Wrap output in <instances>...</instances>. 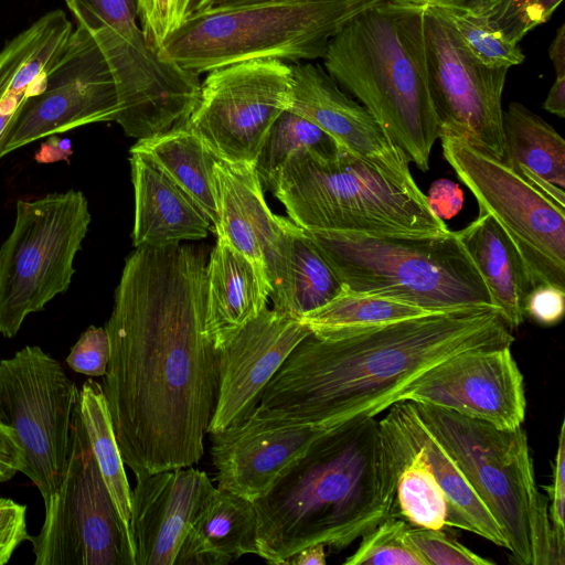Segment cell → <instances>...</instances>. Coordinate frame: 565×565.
<instances>
[{
    "mask_svg": "<svg viewBox=\"0 0 565 565\" xmlns=\"http://www.w3.org/2000/svg\"><path fill=\"white\" fill-rule=\"evenodd\" d=\"M207 258L189 244L137 248L115 290L103 388L136 479L204 454L218 385V350L205 330Z\"/></svg>",
    "mask_w": 565,
    "mask_h": 565,
    "instance_id": "1",
    "label": "cell"
},
{
    "mask_svg": "<svg viewBox=\"0 0 565 565\" xmlns=\"http://www.w3.org/2000/svg\"><path fill=\"white\" fill-rule=\"evenodd\" d=\"M511 331L494 306H470L327 337L310 332L258 406L328 427L376 416L430 366L466 350L511 347Z\"/></svg>",
    "mask_w": 565,
    "mask_h": 565,
    "instance_id": "2",
    "label": "cell"
},
{
    "mask_svg": "<svg viewBox=\"0 0 565 565\" xmlns=\"http://www.w3.org/2000/svg\"><path fill=\"white\" fill-rule=\"evenodd\" d=\"M394 501L379 420L356 416L317 439L253 502L256 555L279 565L313 544L343 550L395 514Z\"/></svg>",
    "mask_w": 565,
    "mask_h": 565,
    "instance_id": "3",
    "label": "cell"
},
{
    "mask_svg": "<svg viewBox=\"0 0 565 565\" xmlns=\"http://www.w3.org/2000/svg\"><path fill=\"white\" fill-rule=\"evenodd\" d=\"M426 7L382 1L329 42L323 68L363 105L408 162L426 172L440 137L425 33Z\"/></svg>",
    "mask_w": 565,
    "mask_h": 565,
    "instance_id": "4",
    "label": "cell"
},
{
    "mask_svg": "<svg viewBox=\"0 0 565 565\" xmlns=\"http://www.w3.org/2000/svg\"><path fill=\"white\" fill-rule=\"evenodd\" d=\"M269 190L290 221L308 232L426 235L449 231L418 185L405 184L340 148L323 157L300 150Z\"/></svg>",
    "mask_w": 565,
    "mask_h": 565,
    "instance_id": "5",
    "label": "cell"
},
{
    "mask_svg": "<svg viewBox=\"0 0 565 565\" xmlns=\"http://www.w3.org/2000/svg\"><path fill=\"white\" fill-rule=\"evenodd\" d=\"M382 1L230 0L188 17L160 51L198 75L249 60L313 61L349 21Z\"/></svg>",
    "mask_w": 565,
    "mask_h": 565,
    "instance_id": "6",
    "label": "cell"
},
{
    "mask_svg": "<svg viewBox=\"0 0 565 565\" xmlns=\"http://www.w3.org/2000/svg\"><path fill=\"white\" fill-rule=\"evenodd\" d=\"M306 232L350 290L429 312L493 306L458 232L426 235Z\"/></svg>",
    "mask_w": 565,
    "mask_h": 565,
    "instance_id": "7",
    "label": "cell"
},
{
    "mask_svg": "<svg viewBox=\"0 0 565 565\" xmlns=\"http://www.w3.org/2000/svg\"><path fill=\"white\" fill-rule=\"evenodd\" d=\"M412 403L499 524L513 562L555 565L547 504L536 487L522 426L499 428L449 409Z\"/></svg>",
    "mask_w": 565,
    "mask_h": 565,
    "instance_id": "8",
    "label": "cell"
},
{
    "mask_svg": "<svg viewBox=\"0 0 565 565\" xmlns=\"http://www.w3.org/2000/svg\"><path fill=\"white\" fill-rule=\"evenodd\" d=\"M96 41L114 76L115 121L137 140L182 124L200 92L199 75L166 58L137 24V0H65Z\"/></svg>",
    "mask_w": 565,
    "mask_h": 565,
    "instance_id": "9",
    "label": "cell"
},
{
    "mask_svg": "<svg viewBox=\"0 0 565 565\" xmlns=\"http://www.w3.org/2000/svg\"><path fill=\"white\" fill-rule=\"evenodd\" d=\"M78 190L19 200L12 230L0 246V333L13 338L25 318L65 292L90 224Z\"/></svg>",
    "mask_w": 565,
    "mask_h": 565,
    "instance_id": "10",
    "label": "cell"
},
{
    "mask_svg": "<svg viewBox=\"0 0 565 565\" xmlns=\"http://www.w3.org/2000/svg\"><path fill=\"white\" fill-rule=\"evenodd\" d=\"M443 153L459 180L519 253L533 286L565 289V205L502 159L462 139L441 136Z\"/></svg>",
    "mask_w": 565,
    "mask_h": 565,
    "instance_id": "11",
    "label": "cell"
},
{
    "mask_svg": "<svg viewBox=\"0 0 565 565\" xmlns=\"http://www.w3.org/2000/svg\"><path fill=\"white\" fill-rule=\"evenodd\" d=\"M79 390L62 364L38 345L0 361V424L22 457L20 472L44 503L58 489L68 460Z\"/></svg>",
    "mask_w": 565,
    "mask_h": 565,
    "instance_id": "12",
    "label": "cell"
},
{
    "mask_svg": "<svg viewBox=\"0 0 565 565\" xmlns=\"http://www.w3.org/2000/svg\"><path fill=\"white\" fill-rule=\"evenodd\" d=\"M44 507L43 525L29 539L34 565H135L131 534L103 480L78 404L65 473Z\"/></svg>",
    "mask_w": 565,
    "mask_h": 565,
    "instance_id": "13",
    "label": "cell"
},
{
    "mask_svg": "<svg viewBox=\"0 0 565 565\" xmlns=\"http://www.w3.org/2000/svg\"><path fill=\"white\" fill-rule=\"evenodd\" d=\"M292 98L290 64L249 60L209 72L182 122L222 160L255 166L263 142Z\"/></svg>",
    "mask_w": 565,
    "mask_h": 565,
    "instance_id": "14",
    "label": "cell"
},
{
    "mask_svg": "<svg viewBox=\"0 0 565 565\" xmlns=\"http://www.w3.org/2000/svg\"><path fill=\"white\" fill-rule=\"evenodd\" d=\"M425 33L440 137H457L503 159L502 96L509 70L478 62L452 29L427 8Z\"/></svg>",
    "mask_w": 565,
    "mask_h": 565,
    "instance_id": "15",
    "label": "cell"
},
{
    "mask_svg": "<svg viewBox=\"0 0 565 565\" xmlns=\"http://www.w3.org/2000/svg\"><path fill=\"white\" fill-rule=\"evenodd\" d=\"M117 111L111 71L92 34L77 25L42 88L22 107L1 158L44 137L88 124L115 121Z\"/></svg>",
    "mask_w": 565,
    "mask_h": 565,
    "instance_id": "16",
    "label": "cell"
},
{
    "mask_svg": "<svg viewBox=\"0 0 565 565\" xmlns=\"http://www.w3.org/2000/svg\"><path fill=\"white\" fill-rule=\"evenodd\" d=\"M516 428L525 418L524 379L511 347L461 351L427 369L397 396Z\"/></svg>",
    "mask_w": 565,
    "mask_h": 565,
    "instance_id": "17",
    "label": "cell"
},
{
    "mask_svg": "<svg viewBox=\"0 0 565 565\" xmlns=\"http://www.w3.org/2000/svg\"><path fill=\"white\" fill-rule=\"evenodd\" d=\"M331 428L257 406L243 420L210 435L217 488L258 500Z\"/></svg>",
    "mask_w": 565,
    "mask_h": 565,
    "instance_id": "18",
    "label": "cell"
},
{
    "mask_svg": "<svg viewBox=\"0 0 565 565\" xmlns=\"http://www.w3.org/2000/svg\"><path fill=\"white\" fill-rule=\"evenodd\" d=\"M310 332L299 319L267 307L235 333L218 350L216 404L207 434L246 418L285 360Z\"/></svg>",
    "mask_w": 565,
    "mask_h": 565,
    "instance_id": "19",
    "label": "cell"
},
{
    "mask_svg": "<svg viewBox=\"0 0 565 565\" xmlns=\"http://www.w3.org/2000/svg\"><path fill=\"white\" fill-rule=\"evenodd\" d=\"M290 110L317 125L345 151L405 184L416 185L403 152L369 110L351 98L322 66L298 62L290 64Z\"/></svg>",
    "mask_w": 565,
    "mask_h": 565,
    "instance_id": "20",
    "label": "cell"
},
{
    "mask_svg": "<svg viewBox=\"0 0 565 565\" xmlns=\"http://www.w3.org/2000/svg\"><path fill=\"white\" fill-rule=\"evenodd\" d=\"M214 490L209 476L192 466L137 478L130 494L135 565H174L193 521Z\"/></svg>",
    "mask_w": 565,
    "mask_h": 565,
    "instance_id": "21",
    "label": "cell"
},
{
    "mask_svg": "<svg viewBox=\"0 0 565 565\" xmlns=\"http://www.w3.org/2000/svg\"><path fill=\"white\" fill-rule=\"evenodd\" d=\"M218 223L214 232L267 274L297 225L268 207L254 164L217 159L214 164Z\"/></svg>",
    "mask_w": 565,
    "mask_h": 565,
    "instance_id": "22",
    "label": "cell"
},
{
    "mask_svg": "<svg viewBox=\"0 0 565 565\" xmlns=\"http://www.w3.org/2000/svg\"><path fill=\"white\" fill-rule=\"evenodd\" d=\"M129 161L136 248L164 247L209 235L212 224L206 214L150 157L130 151Z\"/></svg>",
    "mask_w": 565,
    "mask_h": 565,
    "instance_id": "23",
    "label": "cell"
},
{
    "mask_svg": "<svg viewBox=\"0 0 565 565\" xmlns=\"http://www.w3.org/2000/svg\"><path fill=\"white\" fill-rule=\"evenodd\" d=\"M270 291L266 270L217 238L204 280L205 330L217 350L267 308Z\"/></svg>",
    "mask_w": 565,
    "mask_h": 565,
    "instance_id": "24",
    "label": "cell"
},
{
    "mask_svg": "<svg viewBox=\"0 0 565 565\" xmlns=\"http://www.w3.org/2000/svg\"><path fill=\"white\" fill-rule=\"evenodd\" d=\"M73 30L63 10H51L0 51V158L22 107L42 88Z\"/></svg>",
    "mask_w": 565,
    "mask_h": 565,
    "instance_id": "25",
    "label": "cell"
},
{
    "mask_svg": "<svg viewBox=\"0 0 565 565\" xmlns=\"http://www.w3.org/2000/svg\"><path fill=\"white\" fill-rule=\"evenodd\" d=\"M405 439L420 452L446 501V525L475 533L508 548L507 540L457 462L425 426L411 401L393 403L386 413Z\"/></svg>",
    "mask_w": 565,
    "mask_h": 565,
    "instance_id": "26",
    "label": "cell"
},
{
    "mask_svg": "<svg viewBox=\"0 0 565 565\" xmlns=\"http://www.w3.org/2000/svg\"><path fill=\"white\" fill-rule=\"evenodd\" d=\"M254 503L215 488L193 521L174 565H224L256 555Z\"/></svg>",
    "mask_w": 565,
    "mask_h": 565,
    "instance_id": "27",
    "label": "cell"
},
{
    "mask_svg": "<svg viewBox=\"0 0 565 565\" xmlns=\"http://www.w3.org/2000/svg\"><path fill=\"white\" fill-rule=\"evenodd\" d=\"M491 297L511 330L525 317L524 303L534 288L515 247L494 218L483 212L457 231Z\"/></svg>",
    "mask_w": 565,
    "mask_h": 565,
    "instance_id": "28",
    "label": "cell"
},
{
    "mask_svg": "<svg viewBox=\"0 0 565 565\" xmlns=\"http://www.w3.org/2000/svg\"><path fill=\"white\" fill-rule=\"evenodd\" d=\"M503 161L565 205V141L541 116L519 102L503 109Z\"/></svg>",
    "mask_w": 565,
    "mask_h": 565,
    "instance_id": "29",
    "label": "cell"
},
{
    "mask_svg": "<svg viewBox=\"0 0 565 565\" xmlns=\"http://www.w3.org/2000/svg\"><path fill=\"white\" fill-rule=\"evenodd\" d=\"M273 309L299 319L337 297L343 285L306 231L297 226L268 274Z\"/></svg>",
    "mask_w": 565,
    "mask_h": 565,
    "instance_id": "30",
    "label": "cell"
},
{
    "mask_svg": "<svg viewBox=\"0 0 565 565\" xmlns=\"http://www.w3.org/2000/svg\"><path fill=\"white\" fill-rule=\"evenodd\" d=\"M385 470L395 486V514L412 526L444 529L447 507L428 463L386 414L379 420Z\"/></svg>",
    "mask_w": 565,
    "mask_h": 565,
    "instance_id": "31",
    "label": "cell"
},
{
    "mask_svg": "<svg viewBox=\"0 0 565 565\" xmlns=\"http://www.w3.org/2000/svg\"><path fill=\"white\" fill-rule=\"evenodd\" d=\"M130 151L150 157L203 210L213 231L217 226L214 164L217 157L183 124L137 140Z\"/></svg>",
    "mask_w": 565,
    "mask_h": 565,
    "instance_id": "32",
    "label": "cell"
},
{
    "mask_svg": "<svg viewBox=\"0 0 565 565\" xmlns=\"http://www.w3.org/2000/svg\"><path fill=\"white\" fill-rule=\"evenodd\" d=\"M78 409L103 480L125 526L130 532L131 489L100 383L93 379L83 383Z\"/></svg>",
    "mask_w": 565,
    "mask_h": 565,
    "instance_id": "33",
    "label": "cell"
},
{
    "mask_svg": "<svg viewBox=\"0 0 565 565\" xmlns=\"http://www.w3.org/2000/svg\"><path fill=\"white\" fill-rule=\"evenodd\" d=\"M401 301L350 290L342 291L322 307L305 313L299 320L320 337L381 326L428 313Z\"/></svg>",
    "mask_w": 565,
    "mask_h": 565,
    "instance_id": "34",
    "label": "cell"
},
{
    "mask_svg": "<svg viewBox=\"0 0 565 565\" xmlns=\"http://www.w3.org/2000/svg\"><path fill=\"white\" fill-rule=\"evenodd\" d=\"M300 150L331 157L340 147L317 125L287 109L270 127L255 162L262 185L269 189L288 158Z\"/></svg>",
    "mask_w": 565,
    "mask_h": 565,
    "instance_id": "35",
    "label": "cell"
},
{
    "mask_svg": "<svg viewBox=\"0 0 565 565\" xmlns=\"http://www.w3.org/2000/svg\"><path fill=\"white\" fill-rule=\"evenodd\" d=\"M426 8L452 29L463 47L481 64L509 70L524 62L525 56L519 43L489 18L456 9Z\"/></svg>",
    "mask_w": 565,
    "mask_h": 565,
    "instance_id": "36",
    "label": "cell"
},
{
    "mask_svg": "<svg viewBox=\"0 0 565 565\" xmlns=\"http://www.w3.org/2000/svg\"><path fill=\"white\" fill-rule=\"evenodd\" d=\"M409 526L404 519L393 514L363 534L356 551L345 565H426L425 561L405 536Z\"/></svg>",
    "mask_w": 565,
    "mask_h": 565,
    "instance_id": "37",
    "label": "cell"
},
{
    "mask_svg": "<svg viewBox=\"0 0 565 565\" xmlns=\"http://www.w3.org/2000/svg\"><path fill=\"white\" fill-rule=\"evenodd\" d=\"M406 539L418 552L426 565H493L487 559L456 539L443 531V529H429L409 526L405 533Z\"/></svg>",
    "mask_w": 565,
    "mask_h": 565,
    "instance_id": "38",
    "label": "cell"
},
{
    "mask_svg": "<svg viewBox=\"0 0 565 565\" xmlns=\"http://www.w3.org/2000/svg\"><path fill=\"white\" fill-rule=\"evenodd\" d=\"M563 0H502L487 17L510 39L520 43L535 26L545 23Z\"/></svg>",
    "mask_w": 565,
    "mask_h": 565,
    "instance_id": "39",
    "label": "cell"
},
{
    "mask_svg": "<svg viewBox=\"0 0 565 565\" xmlns=\"http://www.w3.org/2000/svg\"><path fill=\"white\" fill-rule=\"evenodd\" d=\"M565 423L563 420L559 434L558 445L553 465L552 484L546 488L550 495V505L547 507L548 520L551 525L552 544L555 565L564 564L565 555Z\"/></svg>",
    "mask_w": 565,
    "mask_h": 565,
    "instance_id": "40",
    "label": "cell"
},
{
    "mask_svg": "<svg viewBox=\"0 0 565 565\" xmlns=\"http://www.w3.org/2000/svg\"><path fill=\"white\" fill-rule=\"evenodd\" d=\"M110 358L109 338L105 327H88L72 347L66 358L75 372L96 377L104 376Z\"/></svg>",
    "mask_w": 565,
    "mask_h": 565,
    "instance_id": "41",
    "label": "cell"
},
{
    "mask_svg": "<svg viewBox=\"0 0 565 565\" xmlns=\"http://www.w3.org/2000/svg\"><path fill=\"white\" fill-rule=\"evenodd\" d=\"M185 0H137L141 28L160 49L184 20Z\"/></svg>",
    "mask_w": 565,
    "mask_h": 565,
    "instance_id": "42",
    "label": "cell"
},
{
    "mask_svg": "<svg viewBox=\"0 0 565 565\" xmlns=\"http://www.w3.org/2000/svg\"><path fill=\"white\" fill-rule=\"evenodd\" d=\"M26 505L9 498H0V565L11 559L14 551L29 541Z\"/></svg>",
    "mask_w": 565,
    "mask_h": 565,
    "instance_id": "43",
    "label": "cell"
},
{
    "mask_svg": "<svg viewBox=\"0 0 565 565\" xmlns=\"http://www.w3.org/2000/svg\"><path fill=\"white\" fill-rule=\"evenodd\" d=\"M565 311V289L554 285H539L526 297L524 312L543 326L559 322Z\"/></svg>",
    "mask_w": 565,
    "mask_h": 565,
    "instance_id": "44",
    "label": "cell"
},
{
    "mask_svg": "<svg viewBox=\"0 0 565 565\" xmlns=\"http://www.w3.org/2000/svg\"><path fill=\"white\" fill-rule=\"evenodd\" d=\"M426 198L430 209L441 220L455 216L463 202V193L459 185L446 179L435 181Z\"/></svg>",
    "mask_w": 565,
    "mask_h": 565,
    "instance_id": "45",
    "label": "cell"
},
{
    "mask_svg": "<svg viewBox=\"0 0 565 565\" xmlns=\"http://www.w3.org/2000/svg\"><path fill=\"white\" fill-rule=\"evenodd\" d=\"M21 466V452L12 434L0 424V482L12 479Z\"/></svg>",
    "mask_w": 565,
    "mask_h": 565,
    "instance_id": "46",
    "label": "cell"
},
{
    "mask_svg": "<svg viewBox=\"0 0 565 565\" xmlns=\"http://www.w3.org/2000/svg\"><path fill=\"white\" fill-rule=\"evenodd\" d=\"M416 6L456 9L489 17L502 0H398Z\"/></svg>",
    "mask_w": 565,
    "mask_h": 565,
    "instance_id": "47",
    "label": "cell"
},
{
    "mask_svg": "<svg viewBox=\"0 0 565 565\" xmlns=\"http://www.w3.org/2000/svg\"><path fill=\"white\" fill-rule=\"evenodd\" d=\"M543 108L559 118L565 117V74L555 76L554 83L543 103Z\"/></svg>",
    "mask_w": 565,
    "mask_h": 565,
    "instance_id": "48",
    "label": "cell"
},
{
    "mask_svg": "<svg viewBox=\"0 0 565 565\" xmlns=\"http://www.w3.org/2000/svg\"><path fill=\"white\" fill-rule=\"evenodd\" d=\"M46 142L40 148L36 160L39 162H52L63 160L71 156V142L67 139H61L53 136H49Z\"/></svg>",
    "mask_w": 565,
    "mask_h": 565,
    "instance_id": "49",
    "label": "cell"
},
{
    "mask_svg": "<svg viewBox=\"0 0 565 565\" xmlns=\"http://www.w3.org/2000/svg\"><path fill=\"white\" fill-rule=\"evenodd\" d=\"M326 561V545L319 543L307 546L292 555L288 563L289 565H324Z\"/></svg>",
    "mask_w": 565,
    "mask_h": 565,
    "instance_id": "50",
    "label": "cell"
},
{
    "mask_svg": "<svg viewBox=\"0 0 565 565\" xmlns=\"http://www.w3.org/2000/svg\"><path fill=\"white\" fill-rule=\"evenodd\" d=\"M548 56L553 63L555 75L565 74V24L556 30L548 47Z\"/></svg>",
    "mask_w": 565,
    "mask_h": 565,
    "instance_id": "51",
    "label": "cell"
},
{
    "mask_svg": "<svg viewBox=\"0 0 565 565\" xmlns=\"http://www.w3.org/2000/svg\"><path fill=\"white\" fill-rule=\"evenodd\" d=\"M230 0H185L184 2V20L200 11H203L205 9L220 6L222 3H225ZM183 20V21H184Z\"/></svg>",
    "mask_w": 565,
    "mask_h": 565,
    "instance_id": "52",
    "label": "cell"
},
{
    "mask_svg": "<svg viewBox=\"0 0 565 565\" xmlns=\"http://www.w3.org/2000/svg\"><path fill=\"white\" fill-rule=\"evenodd\" d=\"M237 3H246V2H254V1H262V0H232Z\"/></svg>",
    "mask_w": 565,
    "mask_h": 565,
    "instance_id": "53",
    "label": "cell"
}]
</instances>
